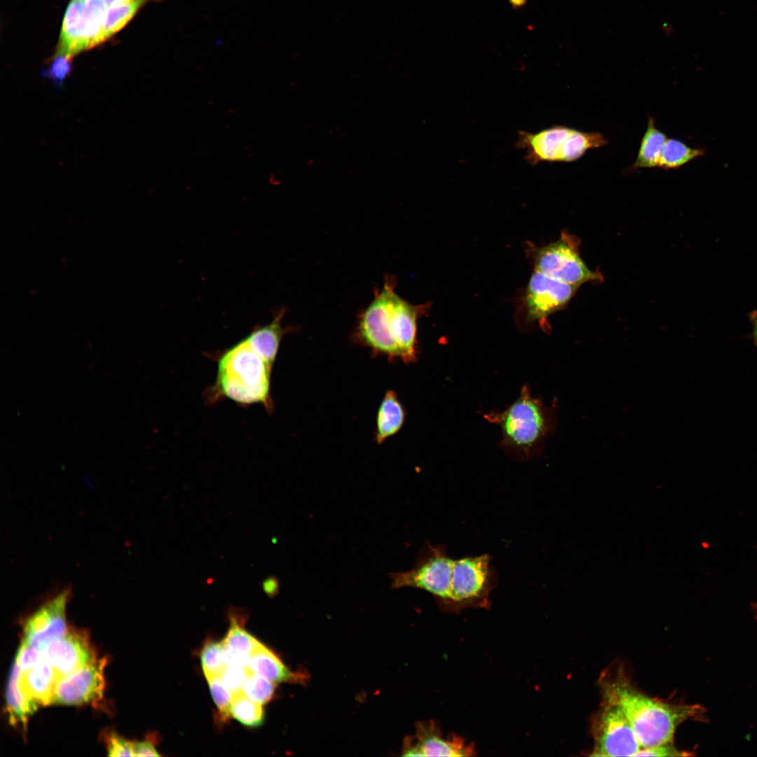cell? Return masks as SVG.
Instances as JSON below:
<instances>
[{"instance_id":"4fadbf2b","label":"cell","mask_w":757,"mask_h":757,"mask_svg":"<svg viewBox=\"0 0 757 757\" xmlns=\"http://www.w3.org/2000/svg\"><path fill=\"white\" fill-rule=\"evenodd\" d=\"M44 660L60 676L96 660L95 653L86 635L79 631H69L40 648Z\"/></svg>"},{"instance_id":"484cf974","label":"cell","mask_w":757,"mask_h":757,"mask_svg":"<svg viewBox=\"0 0 757 757\" xmlns=\"http://www.w3.org/2000/svg\"><path fill=\"white\" fill-rule=\"evenodd\" d=\"M151 0L136 1L107 8L104 23L106 40L115 34L135 16L139 8Z\"/></svg>"},{"instance_id":"836d02e7","label":"cell","mask_w":757,"mask_h":757,"mask_svg":"<svg viewBox=\"0 0 757 757\" xmlns=\"http://www.w3.org/2000/svg\"><path fill=\"white\" fill-rule=\"evenodd\" d=\"M107 750L110 756H134L132 742L116 735H111L108 739Z\"/></svg>"},{"instance_id":"83f0119b","label":"cell","mask_w":757,"mask_h":757,"mask_svg":"<svg viewBox=\"0 0 757 757\" xmlns=\"http://www.w3.org/2000/svg\"><path fill=\"white\" fill-rule=\"evenodd\" d=\"M200 660L205 675H221L226 667L221 641H210L205 644L200 653Z\"/></svg>"},{"instance_id":"74e56055","label":"cell","mask_w":757,"mask_h":757,"mask_svg":"<svg viewBox=\"0 0 757 757\" xmlns=\"http://www.w3.org/2000/svg\"><path fill=\"white\" fill-rule=\"evenodd\" d=\"M137 0H103L107 8L130 4Z\"/></svg>"},{"instance_id":"4dcf8cb0","label":"cell","mask_w":757,"mask_h":757,"mask_svg":"<svg viewBox=\"0 0 757 757\" xmlns=\"http://www.w3.org/2000/svg\"><path fill=\"white\" fill-rule=\"evenodd\" d=\"M247 667L226 666L221 674L223 682L233 694L242 691Z\"/></svg>"},{"instance_id":"e0dca14e","label":"cell","mask_w":757,"mask_h":757,"mask_svg":"<svg viewBox=\"0 0 757 757\" xmlns=\"http://www.w3.org/2000/svg\"><path fill=\"white\" fill-rule=\"evenodd\" d=\"M285 308L275 313L268 325L257 327L245 337L252 346L268 363L273 366L283 336L292 328L284 327L282 322Z\"/></svg>"},{"instance_id":"603a6c76","label":"cell","mask_w":757,"mask_h":757,"mask_svg":"<svg viewBox=\"0 0 757 757\" xmlns=\"http://www.w3.org/2000/svg\"><path fill=\"white\" fill-rule=\"evenodd\" d=\"M706 150L702 148H693L683 142L667 138L663 145L659 168L664 170L677 169L690 161L703 156Z\"/></svg>"},{"instance_id":"8d00e7d4","label":"cell","mask_w":757,"mask_h":757,"mask_svg":"<svg viewBox=\"0 0 757 757\" xmlns=\"http://www.w3.org/2000/svg\"><path fill=\"white\" fill-rule=\"evenodd\" d=\"M751 321L753 325V339L756 346H757V311H753L750 314Z\"/></svg>"},{"instance_id":"44dd1931","label":"cell","mask_w":757,"mask_h":757,"mask_svg":"<svg viewBox=\"0 0 757 757\" xmlns=\"http://www.w3.org/2000/svg\"><path fill=\"white\" fill-rule=\"evenodd\" d=\"M667 136L655 125L653 117L648 120L646 130L641 139L636 158L629 171L641 168H657Z\"/></svg>"},{"instance_id":"7402d4cb","label":"cell","mask_w":757,"mask_h":757,"mask_svg":"<svg viewBox=\"0 0 757 757\" xmlns=\"http://www.w3.org/2000/svg\"><path fill=\"white\" fill-rule=\"evenodd\" d=\"M608 143V139L600 132H587L571 128L564 146L561 162L576 161L589 149L599 148Z\"/></svg>"},{"instance_id":"d590c367","label":"cell","mask_w":757,"mask_h":757,"mask_svg":"<svg viewBox=\"0 0 757 757\" xmlns=\"http://www.w3.org/2000/svg\"><path fill=\"white\" fill-rule=\"evenodd\" d=\"M262 589L269 596L273 597L278 592L279 582L274 576H269L262 582Z\"/></svg>"},{"instance_id":"9a60e30c","label":"cell","mask_w":757,"mask_h":757,"mask_svg":"<svg viewBox=\"0 0 757 757\" xmlns=\"http://www.w3.org/2000/svg\"><path fill=\"white\" fill-rule=\"evenodd\" d=\"M571 128L554 125L536 133L519 131L517 147L525 151V158L532 165L543 162H561L565 142Z\"/></svg>"},{"instance_id":"cb8c5ba5","label":"cell","mask_w":757,"mask_h":757,"mask_svg":"<svg viewBox=\"0 0 757 757\" xmlns=\"http://www.w3.org/2000/svg\"><path fill=\"white\" fill-rule=\"evenodd\" d=\"M221 643L224 649L231 653L250 659V654L259 641L242 627L236 614V615H231L229 629Z\"/></svg>"},{"instance_id":"8fae6325","label":"cell","mask_w":757,"mask_h":757,"mask_svg":"<svg viewBox=\"0 0 757 757\" xmlns=\"http://www.w3.org/2000/svg\"><path fill=\"white\" fill-rule=\"evenodd\" d=\"M105 658L88 664L57 681L52 704L76 705L99 700L104 688Z\"/></svg>"},{"instance_id":"d4e9b609","label":"cell","mask_w":757,"mask_h":757,"mask_svg":"<svg viewBox=\"0 0 757 757\" xmlns=\"http://www.w3.org/2000/svg\"><path fill=\"white\" fill-rule=\"evenodd\" d=\"M231 716L242 724L257 727L264 721L262 704L247 697L243 691L233 694Z\"/></svg>"},{"instance_id":"5b68a950","label":"cell","mask_w":757,"mask_h":757,"mask_svg":"<svg viewBox=\"0 0 757 757\" xmlns=\"http://www.w3.org/2000/svg\"><path fill=\"white\" fill-rule=\"evenodd\" d=\"M453 559L443 544L432 545L429 540L422 545L412 568L389 575L391 588L414 587L432 594L440 609L446 612Z\"/></svg>"},{"instance_id":"e575fe53","label":"cell","mask_w":757,"mask_h":757,"mask_svg":"<svg viewBox=\"0 0 757 757\" xmlns=\"http://www.w3.org/2000/svg\"><path fill=\"white\" fill-rule=\"evenodd\" d=\"M134 756H161L150 741L132 742Z\"/></svg>"},{"instance_id":"f546056e","label":"cell","mask_w":757,"mask_h":757,"mask_svg":"<svg viewBox=\"0 0 757 757\" xmlns=\"http://www.w3.org/2000/svg\"><path fill=\"white\" fill-rule=\"evenodd\" d=\"M44 660L39 647L22 641L18 648L15 663L22 672L27 671Z\"/></svg>"},{"instance_id":"5bb4252c","label":"cell","mask_w":757,"mask_h":757,"mask_svg":"<svg viewBox=\"0 0 757 757\" xmlns=\"http://www.w3.org/2000/svg\"><path fill=\"white\" fill-rule=\"evenodd\" d=\"M408 756H475V746L456 735H444L433 721L417 725L416 735L410 739L404 749Z\"/></svg>"},{"instance_id":"9c48e42d","label":"cell","mask_w":757,"mask_h":757,"mask_svg":"<svg viewBox=\"0 0 757 757\" xmlns=\"http://www.w3.org/2000/svg\"><path fill=\"white\" fill-rule=\"evenodd\" d=\"M534 270L565 283L580 286L599 280L581 259L578 246L568 236L538 249L533 256Z\"/></svg>"},{"instance_id":"3957f363","label":"cell","mask_w":757,"mask_h":757,"mask_svg":"<svg viewBox=\"0 0 757 757\" xmlns=\"http://www.w3.org/2000/svg\"><path fill=\"white\" fill-rule=\"evenodd\" d=\"M217 367V386L224 397L241 404L261 403L269 407L273 366L246 338L226 350Z\"/></svg>"},{"instance_id":"7c38bea8","label":"cell","mask_w":757,"mask_h":757,"mask_svg":"<svg viewBox=\"0 0 757 757\" xmlns=\"http://www.w3.org/2000/svg\"><path fill=\"white\" fill-rule=\"evenodd\" d=\"M70 594V589L65 588L41 605L26 621L23 641L41 648L65 634V611Z\"/></svg>"},{"instance_id":"2e32d148","label":"cell","mask_w":757,"mask_h":757,"mask_svg":"<svg viewBox=\"0 0 757 757\" xmlns=\"http://www.w3.org/2000/svg\"><path fill=\"white\" fill-rule=\"evenodd\" d=\"M60 678L45 660L22 672L21 684L28 697L37 706L52 704L54 689Z\"/></svg>"},{"instance_id":"f35d334b","label":"cell","mask_w":757,"mask_h":757,"mask_svg":"<svg viewBox=\"0 0 757 757\" xmlns=\"http://www.w3.org/2000/svg\"><path fill=\"white\" fill-rule=\"evenodd\" d=\"M756 617H757V608H756Z\"/></svg>"},{"instance_id":"d6986e66","label":"cell","mask_w":757,"mask_h":757,"mask_svg":"<svg viewBox=\"0 0 757 757\" xmlns=\"http://www.w3.org/2000/svg\"><path fill=\"white\" fill-rule=\"evenodd\" d=\"M249 667L254 673L273 683L298 679L278 656L260 642L250 655Z\"/></svg>"},{"instance_id":"d6a6232c","label":"cell","mask_w":757,"mask_h":757,"mask_svg":"<svg viewBox=\"0 0 757 757\" xmlns=\"http://www.w3.org/2000/svg\"><path fill=\"white\" fill-rule=\"evenodd\" d=\"M689 755V753L678 750L674 745V743H671L649 748H641L634 756H683Z\"/></svg>"},{"instance_id":"ffe728a7","label":"cell","mask_w":757,"mask_h":757,"mask_svg":"<svg viewBox=\"0 0 757 757\" xmlns=\"http://www.w3.org/2000/svg\"><path fill=\"white\" fill-rule=\"evenodd\" d=\"M21 669L14 662L8 681L6 703L11 719L25 725L27 718L38 706L24 691L21 684Z\"/></svg>"},{"instance_id":"8992f818","label":"cell","mask_w":757,"mask_h":757,"mask_svg":"<svg viewBox=\"0 0 757 757\" xmlns=\"http://www.w3.org/2000/svg\"><path fill=\"white\" fill-rule=\"evenodd\" d=\"M489 554L453 559L446 613L469 608L489 609L491 592L498 583Z\"/></svg>"},{"instance_id":"30bf717a","label":"cell","mask_w":757,"mask_h":757,"mask_svg":"<svg viewBox=\"0 0 757 757\" xmlns=\"http://www.w3.org/2000/svg\"><path fill=\"white\" fill-rule=\"evenodd\" d=\"M578 287L534 270L522 297L526 320L545 325L548 316L567 305Z\"/></svg>"},{"instance_id":"4316f807","label":"cell","mask_w":757,"mask_h":757,"mask_svg":"<svg viewBox=\"0 0 757 757\" xmlns=\"http://www.w3.org/2000/svg\"><path fill=\"white\" fill-rule=\"evenodd\" d=\"M274 683L254 673L248 666L247 677L242 691L252 700L261 704L268 702L273 697Z\"/></svg>"},{"instance_id":"ba28073f","label":"cell","mask_w":757,"mask_h":757,"mask_svg":"<svg viewBox=\"0 0 757 757\" xmlns=\"http://www.w3.org/2000/svg\"><path fill=\"white\" fill-rule=\"evenodd\" d=\"M593 756H634L642 747L621 709L603 702L592 723Z\"/></svg>"},{"instance_id":"6da1fadb","label":"cell","mask_w":757,"mask_h":757,"mask_svg":"<svg viewBox=\"0 0 757 757\" xmlns=\"http://www.w3.org/2000/svg\"><path fill=\"white\" fill-rule=\"evenodd\" d=\"M397 283L396 276L385 275L382 288L374 289L372 301L357 314L350 338L375 356L407 364L417 359V321L429 307L402 299L395 292Z\"/></svg>"},{"instance_id":"f1b7e54d","label":"cell","mask_w":757,"mask_h":757,"mask_svg":"<svg viewBox=\"0 0 757 757\" xmlns=\"http://www.w3.org/2000/svg\"><path fill=\"white\" fill-rule=\"evenodd\" d=\"M205 677L219 716L225 721L231 716L233 693L225 686L220 675L208 674Z\"/></svg>"},{"instance_id":"277c9868","label":"cell","mask_w":757,"mask_h":757,"mask_svg":"<svg viewBox=\"0 0 757 757\" xmlns=\"http://www.w3.org/2000/svg\"><path fill=\"white\" fill-rule=\"evenodd\" d=\"M484 418L500 426L502 444L528 455L549 430L547 411L541 401L532 397L527 385L519 397L503 411L484 414Z\"/></svg>"},{"instance_id":"52a82bcc","label":"cell","mask_w":757,"mask_h":757,"mask_svg":"<svg viewBox=\"0 0 757 757\" xmlns=\"http://www.w3.org/2000/svg\"><path fill=\"white\" fill-rule=\"evenodd\" d=\"M107 8L103 0H71L64 15L55 55L71 59L106 41Z\"/></svg>"},{"instance_id":"1f68e13d","label":"cell","mask_w":757,"mask_h":757,"mask_svg":"<svg viewBox=\"0 0 757 757\" xmlns=\"http://www.w3.org/2000/svg\"><path fill=\"white\" fill-rule=\"evenodd\" d=\"M71 69V59L62 55H55L49 67L44 71V75L56 85H61Z\"/></svg>"},{"instance_id":"7a4b0ae2","label":"cell","mask_w":757,"mask_h":757,"mask_svg":"<svg viewBox=\"0 0 757 757\" xmlns=\"http://www.w3.org/2000/svg\"><path fill=\"white\" fill-rule=\"evenodd\" d=\"M603 702L618 706L642 748L674 743L676 729L688 720L702 721L705 709L697 704H673L643 693L622 667L606 671L600 679Z\"/></svg>"},{"instance_id":"ac0fdd59","label":"cell","mask_w":757,"mask_h":757,"mask_svg":"<svg viewBox=\"0 0 757 757\" xmlns=\"http://www.w3.org/2000/svg\"><path fill=\"white\" fill-rule=\"evenodd\" d=\"M405 411L393 390H388L379 405L376 416L375 440L382 444L402 428Z\"/></svg>"}]
</instances>
